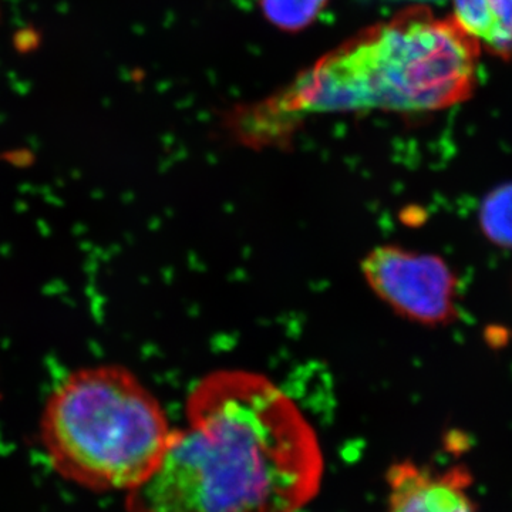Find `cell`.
Returning a JSON list of instances; mask_svg holds the SVG:
<instances>
[{
  "label": "cell",
  "mask_w": 512,
  "mask_h": 512,
  "mask_svg": "<svg viewBox=\"0 0 512 512\" xmlns=\"http://www.w3.org/2000/svg\"><path fill=\"white\" fill-rule=\"evenodd\" d=\"M387 484V512H477L467 491L471 476L466 467L433 473L413 461H400L387 471Z\"/></svg>",
  "instance_id": "5b68a950"
},
{
  "label": "cell",
  "mask_w": 512,
  "mask_h": 512,
  "mask_svg": "<svg viewBox=\"0 0 512 512\" xmlns=\"http://www.w3.org/2000/svg\"><path fill=\"white\" fill-rule=\"evenodd\" d=\"M40 40H42L40 33L35 28H32V26H29V28L19 30L16 33L15 37H13V45H15V49L19 53L26 55V53L33 52V50L39 47Z\"/></svg>",
  "instance_id": "9c48e42d"
},
{
  "label": "cell",
  "mask_w": 512,
  "mask_h": 512,
  "mask_svg": "<svg viewBox=\"0 0 512 512\" xmlns=\"http://www.w3.org/2000/svg\"><path fill=\"white\" fill-rule=\"evenodd\" d=\"M480 43L456 20L410 9L339 47L282 92L239 114V136L265 141L312 114L421 113L474 92Z\"/></svg>",
  "instance_id": "7a4b0ae2"
},
{
  "label": "cell",
  "mask_w": 512,
  "mask_h": 512,
  "mask_svg": "<svg viewBox=\"0 0 512 512\" xmlns=\"http://www.w3.org/2000/svg\"><path fill=\"white\" fill-rule=\"evenodd\" d=\"M366 284L397 315L424 326H444L458 316V278L439 255L380 245L365 256Z\"/></svg>",
  "instance_id": "277c9868"
},
{
  "label": "cell",
  "mask_w": 512,
  "mask_h": 512,
  "mask_svg": "<svg viewBox=\"0 0 512 512\" xmlns=\"http://www.w3.org/2000/svg\"><path fill=\"white\" fill-rule=\"evenodd\" d=\"M185 413L153 476L127 494L128 512H296L318 494V436L268 377L212 372Z\"/></svg>",
  "instance_id": "6da1fadb"
},
{
  "label": "cell",
  "mask_w": 512,
  "mask_h": 512,
  "mask_svg": "<svg viewBox=\"0 0 512 512\" xmlns=\"http://www.w3.org/2000/svg\"><path fill=\"white\" fill-rule=\"evenodd\" d=\"M163 406L121 366L77 370L47 400L40 437L53 468L92 491L130 493L173 439Z\"/></svg>",
  "instance_id": "3957f363"
},
{
  "label": "cell",
  "mask_w": 512,
  "mask_h": 512,
  "mask_svg": "<svg viewBox=\"0 0 512 512\" xmlns=\"http://www.w3.org/2000/svg\"><path fill=\"white\" fill-rule=\"evenodd\" d=\"M328 0H261L262 12L278 28L296 32L315 22Z\"/></svg>",
  "instance_id": "ba28073f"
},
{
  "label": "cell",
  "mask_w": 512,
  "mask_h": 512,
  "mask_svg": "<svg viewBox=\"0 0 512 512\" xmlns=\"http://www.w3.org/2000/svg\"><path fill=\"white\" fill-rule=\"evenodd\" d=\"M505 0H453L454 20L485 47L493 40Z\"/></svg>",
  "instance_id": "52a82bcc"
},
{
  "label": "cell",
  "mask_w": 512,
  "mask_h": 512,
  "mask_svg": "<svg viewBox=\"0 0 512 512\" xmlns=\"http://www.w3.org/2000/svg\"><path fill=\"white\" fill-rule=\"evenodd\" d=\"M478 224L491 244L512 249V183L498 185L485 195Z\"/></svg>",
  "instance_id": "8992f818"
}]
</instances>
